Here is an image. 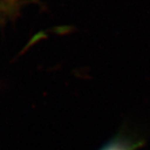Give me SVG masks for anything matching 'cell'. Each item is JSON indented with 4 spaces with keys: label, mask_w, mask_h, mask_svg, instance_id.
<instances>
[{
    "label": "cell",
    "mask_w": 150,
    "mask_h": 150,
    "mask_svg": "<svg viewBox=\"0 0 150 150\" xmlns=\"http://www.w3.org/2000/svg\"><path fill=\"white\" fill-rule=\"evenodd\" d=\"M141 145L142 143L139 140H134L124 136H117L105 144L100 150H137Z\"/></svg>",
    "instance_id": "obj_1"
}]
</instances>
